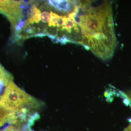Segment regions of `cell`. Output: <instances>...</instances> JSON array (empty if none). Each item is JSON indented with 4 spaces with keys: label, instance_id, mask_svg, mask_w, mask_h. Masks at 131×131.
<instances>
[{
    "label": "cell",
    "instance_id": "6da1fadb",
    "mask_svg": "<svg viewBox=\"0 0 131 131\" xmlns=\"http://www.w3.org/2000/svg\"><path fill=\"white\" fill-rule=\"evenodd\" d=\"M75 13L80 44L103 60L111 58L117 45L111 3L96 7L80 5Z\"/></svg>",
    "mask_w": 131,
    "mask_h": 131
},
{
    "label": "cell",
    "instance_id": "7a4b0ae2",
    "mask_svg": "<svg viewBox=\"0 0 131 131\" xmlns=\"http://www.w3.org/2000/svg\"><path fill=\"white\" fill-rule=\"evenodd\" d=\"M43 103L16 84L13 77L0 96V106L8 113L26 107L41 108Z\"/></svg>",
    "mask_w": 131,
    "mask_h": 131
},
{
    "label": "cell",
    "instance_id": "3957f363",
    "mask_svg": "<svg viewBox=\"0 0 131 131\" xmlns=\"http://www.w3.org/2000/svg\"><path fill=\"white\" fill-rule=\"evenodd\" d=\"M0 12L6 16L15 30L23 18V12L19 1L0 0Z\"/></svg>",
    "mask_w": 131,
    "mask_h": 131
},
{
    "label": "cell",
    "instance_id": "277c9868",
    "mask_svg": "<svg viewBox=\"0 0 131 131\" xmlns=\"http://www.w3.org/2000/svg\"><path fill=\"white\" fill-rule=\"evenodd\" d=\"M49 3L56 9L67 12L71 11L72 6L69 0H48Z\"/></svg>",
    "mask_w": 131,
    "mask_h": 131
},
{
    "label": "cell",
    "instance_id": "5b68a950",
    "mask_svg": "<svg viewBox=\"0 0 131 131\" xmlns=\"http://www.w3.org/2000/svg\"><path fill=\"white\" fill-rule=\"evenodd\" d=\"M41 11L36 5H34L31 10L30 13L28 16V19L27 20L25 25H29L30 24H38L40 20Z\"/></svg>",
    "mask_w": 131,
    "mask_h": 131
},
{
    "label": "cell",
    "instance_id": "8992f818",
    "mask_svg": "<svg viewBox=\"0 0 131 131\" xmlns=\"http://www.w3.org/2000/svg\"><path fill=\"white\" fill-rule=\"evenodd\" d=\"M12 78L11 74L5 70L0 64V92L3 89H5Z\"/></svg>",
    "mask_w": 131,
    "mask_h": 131
},
{
    "label": "cell",
    "instance_id": "52a82bcc",
    "mask_svg": "<svg viewBox=\"0 0 131 131\" xmlns=\"http://www.w3.org/2000/svg\"><path fill=\"white\" fill-rule=\"evenodd\" d=\"M51 18V11L49 12L47 11H44L41 13L40 20L43 23L46 24L49 23Z\"/></svg>",
    "mask_w": 131,
    "mask_h": 131
},
{
    "label": "cell",
    "instance_id": "ba28073f",
    "mask_svg": "<svg viewBox=\"0 0 131 131\" xmlns=\"http://www.w3.org/2000/svg\"><path fill=\"white\" fill-rule=\"evenodd\" d=\"M8 114V113L0 106V122L2 123L3 125L6 122V119Z\"/></svg>",
    "mask_w": 131,
    "mask_h": 131
},
{
    "label": "cell",
    "instance_id": "9c48e42d",
    "mask_svg": "<svg viewBox=\"0 0 131 131\" xmlns=\"http://www.w3.org/2000/svg\"><path fill=\"white\" fill-rule=\"evenodd\" d=\"M126 97L127 99V100H128V101L129 102L130 104L131 105V91H129V92H128L126 95Z\"/></svg>",
    "mask_w": 131,
    "mask_h": 131
},
{
    "label": "cell",
    "instance_id": "30bf717a",
    "mask_svg": "<svg viewBox=\"0 0 131 131\" xmlns=\"http://www.w3.org/2000/svg\"><path fill=\"white\" fill-rule=\"evenodd\" d=\"M31 0H23V2L25 3V4H27L31 2Z\"/></svg>",
    "mask_w": 131,
    "mask_h": 131
},
{
    "label": "cell",
    "instance_id": "8fae6325",
    "mask_svg": "<svg viewBox=\"0 0 131 131\" xmlns=\"http://www.w3.org/2000/svg\"><path fill=\"white\" fill-rule=\"evenodd\" d=\"M3 126V124L0 122V129H1V128H2V127Z\"/></svg>",
    "mask_w": 131,
    "mask_h": 131
}]
</instances>
